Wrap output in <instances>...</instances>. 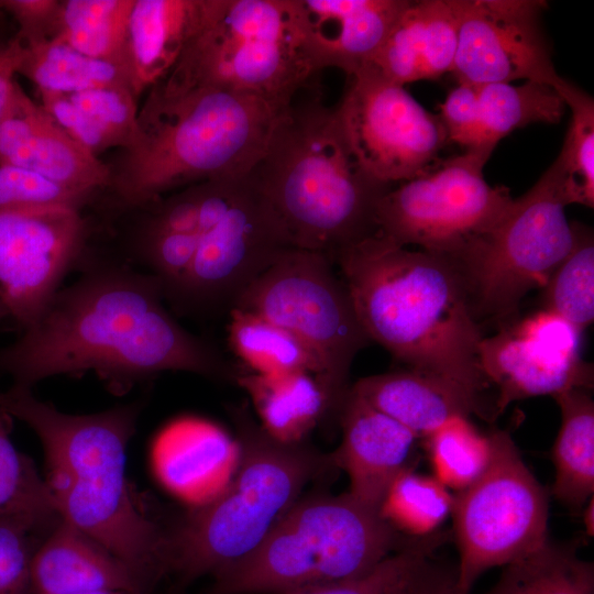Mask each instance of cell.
Returning a JSON list of instances; mask_svg holds the SVG:
<instances>
[{
    "label": "cell",
    "mask_w": 594,
    "mask_h": 594,
    "mask_svg": "<svg viewBox=\"0 0 594 594\" xmlns=\"http://www.w3.org/2000/svg\"><path fill=\"white\" fill-rule=\"evenodd\" d=\"M486 594H594L593 564L572 546L548 541L507 565Z\"/></svg>",
    "instance_id": "cell-30"
},
{
    "label": "cell",
    "mask_w": 594,
    "mask_h": 594,
    "mask_svg": "<svg viewBox=\"0 0 594 594\" xmlns=\"http://www.w3.org/2000/svg\"><path fill=\"white\" fill-rule=\"evenodd\" d=\"M539 0H468L451 73L473 86L524 79L560 81L541 25Z\"/></svg>",
    "instance_id": "cell-17"
},
{
    "label": "cell",
    "mask_w": 594,
    "mask_h": 594,
    "mask_svg": "<svg viewBox=\"0 0 594 594\" xmlns=\"http://www.w3.org/2000/svg\"><path fill=\"white\" fill-rule=\"evenodd\" d=\"M408 0H298L318 69L369 66Z\"/></svg>",
    "instance_id": "cell-21"
},
{
    "label": "cell",
    "mask_w": 594,
    "mask_h": 594,
    "mask_svg": "<svg viewBox=\"0 0 594 594\" xmlns=\"http://www.w3.org/2000/svg\"><path fill=\"white\" fill-rule=\"evenodd\" d=\"M198 248V234L176 233L146 227L139 251L146 273L160 280L170 301L185 282Z\"/></svg>",
    "instance_id": "cell-39"
},
{
    "label": "cell",
    "mask_w": 594,
    "mask_h": 594,
    "mask_svg": "<svg viewBox=\"0 0 594 594\" xmlns=\"http://www.w3.org/2000/svg\"><path fill=\"white\" fill-rule=\"evenodd\" d=\"M16 74L32 81L40 92L72 95L109 86L129 87L120 64L92 58L56 38L22 44Z\"/></svg>",
    "instance_id": "cell-28"
},
{
    "label": "cell",
    "mask_w": 594,
    "mask_h": 594,
    "mask_svg": "<svg viewBox=\"0 0 594 594\" xmlns=\"http://www.w3.org/2000/svg\"><path fill=\"white\" fill-rule=\"evenodd\" d=\"M571 110V120L554 163L564 178L566 204L594 207V101L583 89L560 79L553 88Z\"/></svg>",
    "instance_id": "cell-33"
},
{
    "label": "cell",
    "mask_w": 594,
    "mask_h": 594,
    "mask_svg": "<svg viewBox=\"0 0 594 594\" xmlns=\"http://www.w3.org/2000/svg\"><path fill=\"white\" fill-rule=\"evenodd\" d=\"M108 136L113 147L125 148L132 142L139 109L128 86H109L65 95Z\"/></svg>",
    "instance_id": "cell-41"
},
{
    "label": "cell",
    "mask_w": 594,
    "mask_h": 594,
    "mask_svg": "<svg viewBox=\"0 0 594 594\" xmlns=\"http://www.w3.org/2000/svg\"><path fill=\"white\" fill-rule=\"evenodd\" d=\"M288 107L217 88L166 94L154 86L132 142L109 165L108 188L136 209L182 187L245 177Z\"/></svg>",
    "instance_id": "cell-4"
},
{
    "label": "cell",
    "mask_w": 594,
    "mask_h": 594,
    "mask_svg": "<svg viewBox=\"0 0 594 594\" xmlns=\"http://www.w3.org/2000/svg\"><path fill=\"white\" fill-rule=\"evenodd\" d=\"M164 300L162 284L148 273L121 262L91 264L59 288L19 339L0 349V374L32 388L47 377L92 371L118 392L165 371L235 377Z\"/></svg>",
    "instance_id": "cell-1"
},
{
    "label": "cell",
    "mask_w": 594,
    "mask_h": 594,
    "mask_svg": "<svg viewBox=\"0 0 594 594\" xmlns=\"http://www.w3.org/2000/svg\"><path fill=\"white\" fill-rule=\"evenodd\" d=\"M13 417L0 402V520L26 518L53 526L61 517L46 480L10 439Z\"/></svg>",
    "instance_id": "cell-32"
},
{
    "label": "cell",
    "mask_w": 594,
    "mask_h": 594,
    "mask_svg": "<svg viewBox=\"0 0 594 594\" xmlns=\"http://www.w3.org/2000/svg\"><path fill=\"white\" fill-rule=\"evenodd\" d=\"M334 110L358 164L370 177L391 186L433 167L448 142L439 116L371 66L346 76Z\"/></svg>",
    "instance_id": "cell-14"
},
{
    "label": "cell",
    "mask_w": 594,
    "mask_h": 594,
    "mask_svg": "<svg viewBox=\"0 0 594 594\" xmlns=\"http://www.w3.org/2000/svg\"><path fill=\"white\" fill-rule=\"evenodd\" d=\"M493 150L474 148L435 165L389 189L377 202V234L399 246L457 257L487 232L513 201L509 189L492 187L483 168Z\"/></svg>",
    "instance_id": "cell-13"
},
{
    "label": "cell",
    "mask_w": 594,
    "mask_h": 594,
    "mask_svg": "<svg viewBox=\"0 0 594 594\" xmlns=\"http://www.w3.org/2000/svg\"><path fill=\"white\" fill-rule=\"evenodd\" d=\"M565 109L559 94L544 84L474 86L472 121L463 147L494 150L503 138L517 129L531 123L560 122Z\"/></svg>",
    "instance_id": "cell-26"
},
{
    "label": "cell",
    "mask_w": 594,
    "mask_h": 594,
    "mask_svg": "<svg viewBox=\"0 0 594 594\" xmlns=\"http://www.w3.org/2000/svg\"><path fill=\"white\" fill-rule=\"evenodd\" d=\"M67 594H146V593L130 592V591H102V592L67 593Z\"/></svg>",
    "instance_id": "cell-48"
},
{
    "label": "cell",
    "mask_w": 594,
    "mask_h": 594,
    "mask_svg": "<svg viewBox=\"0 0 594 594\" xmlns=\"http://www.w3.org/2000/svg\"><path fill=\"white\" fill-rule=\"evenodd\" d=\"M22 43L13 35L0 54V116L4 107L10 87L15 79Z\"/></svg>",
    "instance_id": "cell-46"
},
{
    "label": "cell",
    "mask_w": 594,
    "mask_h": 594,
    "mask_svg": "<svg viewBox=\"0 0 594 594\" xmlns=\"http://www.w3.org/2000/svg\"><path fill=\"white\" fill-rule=\"evenodd\" d=\"M42 107L57 121L84 148L98 157L113 145L102 130L67 96L54 92H40Z\"/></svg>",
    "instance_id": "cell-42"
},
{
    "label": "cell",
    "mask_w": 594,
    "mask_h": 594,
    "mask_svg": "<svg viewBox=\"0 0 594 594\" xmlns=\"http://www.w3.org/2000/svg\"><path fill=\"white\" fill-rule=\"evenodd\" d=\"M6 318H9V311L4 302L0 298V322Z\"/></svg>",
    "instance_id": "cell-49"
},
{
    "label": "cell",
    "mask_w": 594,
    "mask_h": 594,
    "mask_svg": "<svg viewBox=\"0 0 594 594\" xmlns=\"http://www.w3.org/2000/svg\"><path fill=\"white\" fill-rule=\"evenodd\" d=\"M452 503L453 495L433 475L408 469L392 483L378 513L400 535L425 538L451 516Z\"/></svg>",
    "instance_id": "cell-34"
},
{
    "label": "cell",
    "mask_w": 594,
    "mask_h": 594,
    "mask_svg": "<svg viewBox=\"0 0 594 594\" xmlns=\"http://www.w3.org/2000/svg\"><path fill=\"white\" fill-rule=\"evenodd\" d=\"M582 331L546 309L515 318L483 337L481 371L496 391V415L508 405L573 388H593V366L582 358Z\"/></svg>",
    "instance_id": "cell-15"
},
{
    "label": "cell",
    "mask_w": 594,
    "mask_h": 594,
    "mask_svg": "<svg viewBox=\"0 0 594 594\" xmlns=\"http://www.w3.org/2000/svg\"><path fill=\"white\" fill-rule=\"evenodd\" d=\"M8 42H9V40H2V38L0 37V54H1V53L4 51V48L7 47Z\"/></svg>",
    "instance_id": "cell-51"
},
{
    "label": "cell",
    "mask_w": 594,
    "mask_h": 594,
    "mask_svg": "<svg viewBox=\"0 0 594 594\" xmlns=\"http://www.w3.org/2000/svg\"><path fill=\"white\" fill-rule=\"evenodd\" d=\"M437 543L431 536L417 539L361 576L286 594H395L415 569L429 558Z\"/></svg>",
    "instance_id": "cell-37"
},
{
    "label": "cell",
    "mask_w": 594,
    "mask_h": 594,
    "mask_svg": "<svg viewBox=\"0 0 594 594\" xmlns=\"http://www.w3.org/2000/svg\"><path fill=\"white\" fill-rule=\"evenodd\" d=\"M1 4L16 22L14 36L22 44L56 36L62 0H1Z\"/></svg>",
    "instance_id": "cell-43"
},
{
    "label": "cell",
    "mask_w": 594,
    "mask_h": 594,
    "mask_svg": "<svg viewBox=\"0 0 594 594\" xmlns=\"http://www.w3.org/2000/svg\"><path fill=\"white\" fill-rule=\"evenodd\" d=\"M197 189L198 248L170 302L184 312L230 311L245 289L293 248L249 176L205 182Z\"/></svg>",
    "instance_id": "cell-11"
},
{
    "label": "cell",
    "mask_w": 594,
    "mask_h": 594,
    "mask_svg": "<svg viewBox=\"0 0 594 594\" xmlns=\"http://www.w3.org/2000/svg\"><path fill=\"white\" fill-rule=\"evenodd\" d=\"M152 213L146 227L176 233L197 234L199 198L197 185L185 188L168 198L146 207Z\"/></svg>",
    "instance_id": "cell-44"
},
{
    "label": "cell",
    "mask_w": 594,
    "mask_h": 594,
    "mask_svg": "<svg viewBox=\"0 0 594 594\" xmlns=\"http://www.w3.org/2000/svg\"><path fill=\"white\" fill-rule=\"evenodd\" d=\"M229 314L230 348L250 372L306 371L319 380V363L292 332L254 312L232 308Z\"/></svg>",
    "instance_id": "cell-29"
},
{
    "label": "cell",
    "mask_w": 594,
    "mask_h": 594,
    "mask_svg": "<svg viewBox=\"0 0 594 594\" xmlns=\"http://www.w3.org/2000/svg\"><path fill=\"white\" fill-rule=\"evenodd\" d=\"M454 594H463V593H462V592L459 590V587H458V588L455 590Z\"/></svg>",
    "instance_id": "cell-52"
},
{
    "label": "cell",
    "mask_w": 594,
    "mask_h": 594,
    "mask_svg": "<svg viewBox=\"0 0 594 594\" xmlns=\"http://www.w3.org/2000/svg\"><path fill=\"white\" fill-rule=\"evenodd\" d=\"M87 234V222L74 208L0 215V298L22 330L59 290Z\"/></svg>",
    "instance_id": "cell-16"
},
{
    "label": "cell",
    "mask_w": 594,
    "mask_h": 594,
    "mask_svg": "<svg viewBox=\"0 0 594 594\" xmlns=\"http://www.w3.org/2000/svg\"><path fill=\"white\" fill-rule=\"evenodd\" d=\"M92 196L58 185L34 172L0 165V215L51 208L80 209Z\"/></svg>",
    "instance_id": "cell-38"
},
{
    "label": "cell",
    "mask_w": 594,
    "mask_h": 594,
    "mask_svg": "<svg viewBox=\"0 0 594 594\" xmlns=\"http://www.w3.org/2000/svg\"><path fill=\"white\" fill-rule=\"evenodd\" d=\"M240 458L235 475L215 499L167 529L169 574L215 578L253 552L300 498L323 465L314 449L270 436L245 407H234Z\"/></svg>",
    "instance_id": "cell-6"
},
{
    "label": "cell",
    "mask_w": 594,
    "mask_h": 594,
    "mask_svg": "<svg viewBox=\"0 0 594 594\" xmlns=\"http://www.w3.org/2000/svg\"><path fill=\"white\" fill-rule=\"evenodd\" d=\"M130 591L152 594L97 540L59 518L44 535L31 568V594Z\"/></svg>",
    "instance_id": "cell-22"
},
{
    "label": "cell",
    "mask_w": 594,
    "mask_h": 594,
    "mask_svg": "<svg viewBox=\"0 0 594 594\" xmlns=\"http://www.w3.org/2000/svg\"><path fill=\"white\" fill-rule=\"evenodd\" d=\"M342 441L333 461L350 480L349 493L378 510L392 483L411 468L418 438L350 388L339 411Z\"/></svg>",
    "instance_id": "cell-19"
},
{
    "label": "cell",
    "mask_w": 594,
    "mask_h": 594,
    "mask_svg": "<svg viewBox=\"0 0 594 594\" xmlns=\"http://www.w3.org/2000/svg\"><path fill=\"white\" fill-rule=\"evenodd\" d=\"M371 342L408 369L437 375L483 397L484 334L452 258L373 234L333 258Z\"/></svg>",
    "instance_id": "cell-2"
},
{
    "label": "cell",
    "mask_w": 594,
    "mask_h": 594,
    "mask_svg": "<svg viewBox=\"0 0 594 594\" xmlns=\"http://www.w3.org/2000/svg\"><path fill=\"white\" fill-rule=\"evenodd\" d=\"M424 439L433 476L455 492L475 482L492 458L490 433H482L470 417H453Z\"/></svg>",
    "instance_id": "cell-35"
},
{
    "label": "cell",
    "mask_w": 594,
    "mask_h": 594,
    "mask_svg": "<svg viewBox=\"0 0 594 594\" xmlns=\"http://www.w3.org/2000/svg\"><path fill=\"white\" fill-rule=\"evenodd\" d=\"M0 165L34 172L91 196L110 182L109 165L72 139L16 79L0 116Z\"/></svg>",
    "instance_id": "cell-18"
},
{
    "label": "cell",
    "mask_w": 594,
    "mask_h": 594,
    "mask_svg": "<svg viewBox=\"0 0 594 594\" xmlns=\"http://www.w3.org/2000/svg\"><path fill=\"white\" fill-rule=\"evenodd\" d=\"M235 381L250 396L260 425L280 442H304L324 415L337 413L319 380L306 371L243 372Z\"/></svg>",
    "instance_id": "cell-25"
},
{
    "label": "cell",
    "mask_w": 594,
    "mask_h": 594,
    "mask_svg": "<svg viewBox=\"0 0 594 594\" xmlns=\"http://www.w3.org/2000/svg\"><path fill=\"white\" fill-rule=\"evenodd\" d=\"M466 4L408 1L369 66L400 86L451 73Z\"/></svg>",
    "instance_id": "cell-20"
},
{
    "label": "cell",
    "mask_w": 594,
    "mask_h": 594,
    "mask_svg": "<svg viewBox=\"0 0 594 594\" xmlns=\"http://www.w3.org/2000/svg\"><path fill=\"white\" fill-rule=\"evenodd\" d=\"M51 527L26 518L0 520V594H31L32 561L43 538L38 536Z\"/></svg>",
    "instance_id": "cell-40"
},
{
    "label": "cell",
    "mask_w": 594,
    "mask_h": 594,
    "mask_svg": "<svg viewBox=\"0 0 594 594\" xmlns=\"http://www.w3.org/2000/svg\"><path fill=\"white\" fill-rule=\"evenodd\" d=\"M566 206L564 178L553 162L487 232L452 258L480 323L509 322L526 295L546 286L574 244Z\"/></svg>",
    "instance_id": "cell-9"
},
{
    "label": "cell",
    "mask_w": 594,
    "mask_h": 594,
    "mask_svg": "<svg viewBox=\"0 0 594 594\" xmlns=\"http://www.w3.org/2000/svg\"><path fill=\"white\" fill-rule=\"evenodd\" d=\"M324 254L285 251L240 296L233 308L257 314L299 339L320 366L319 381L339 414L356 354L371 340L349 290Z\"/></svg>",
    "instance_id": "cell-10"
},
{
    "label": "cell",
    "mask_w": 594,
    "mask_h": 594,
    "mask_svg": "<svg viewBox=\"0 0 594 594\" xmlns=\"http://www.w3.org/2000/svg\"><path fill=\"white\" fill-rule=\"evenodd\" d=\"M135 0H62L54 38L90 56L120 64Z\"/></svg>",
    "instance_id": "cell-31"
},
{
    "label": "cell",
    "mask_w": 594,
    "mask_h": 594,
    "mask_svg": "<svg viewBox=\"0 0 594 594\" xmlns=\"http://www.w3.org/2000/svg\"><path fill=\"white\" fill-rule=\"evenodd\" d=\"M322 96L318 78L293 98L248 176L289 245L333 263L341 250L377 233L376 206L392 186L358 164Z\"/></svg>",
    "instance_id": "cell-5"
},
{
    "label": "cell",
    "mask_w": 594,
    "mask_h": 594,
    "mask_svg": "<svg viewBox=\"0 0 594 594\" xmlns=\"http://www.w3.org/2000/svg\"><path fill=\"white\" fill-rule=\"evenodd\" d=\"M7 15L8 14L4 12V10L2 8V4H1V0H0V28L3 26Z\"/></svg>",
    "instance_id": "cell-50"
},
{
    "label": "cell",
    "mask_w": 594,
    "mask_h": 594,
    "mask_svg": "<svg viewBox=\"0 0 594 594\" xmlns=\"http://www.w3.org/2000/svg\"><path fill=\"white\" fill-rule=\"evenodd\" d=\"M319 73L298 0H211L201 29L154 86L166 94L217 88L289 106Z\"/></svg>",
    "instance_id": "cell-8"
},
{
    "label": "cell",
    "mask_w": 594,
    "mask_h": 594,
    "mask_svg": "<svg viewBox=\"0 0 594 594\" xmlns=\"http://www.w3.org/2000/svg\"><path fill=\"white\" fill-rule=\"evenodd\" d=\"M0 402L40 438L59 517L123 561L152 593L169 574V544L167 529L136 502L125 472L139 404L72 415L19 385L0 391Z\"/></svg>",
    "instance_id": "cell-3"
},
{
    "label": "cell",
    "mask_w": 594,
    "mask_h": 594,
    "mask_svg": "<svg viewBox=\"0 0 594 594\" xmlns=\"http://www.w3.org/2000/svg\"><path fill=\"white\" fill-rule=\"evenodd\" d=\"M583 514V522L585 527V531L587 536H593L594 534V499L591 497L586 504L582 507Z\"/></svg>",
    "instance_id": "cell-47"
},
{
    "label": "cell",
    "mask_w": 594,
    "mask_h": 594,
    "mask_svg": "<svg viewBox=\"0 0 594 594\" xmlns=\"http://www.w3.org/2000/svg\"><path fill=\"white\" fill-rule=\"evenodd\" d=\"M561 426L552 448L553 496L574 509L594 492V402L590 391L573 388L552 397Z\"/></svg>",
    "instance_id": "cell-27"
},
{
    "label": "cell",
    "mask_w": 594,
    "mask_h": 594,
    "mask_svg": "<svg viewBox=\"0 0 594 594\" xmlns=\"http://www.w3.org/2000/svg\"><path fill=\"white\" fill-rule=\"evenodd\" d=\"M211 0H135L122 67L134 96L164 79L201 29Z\"/></svg>",
    "instance_id": "cell-24"
},
{
    "label": "cell",
    "mask_w": 594,
    "mask_h": 594,
    "mask_svg": "<svg viewBox=\"0 0 594 594\" xmlns=\"http://www.w3.org/2000/svg\"><path fill=\"white\" fill-rule=\"evenodd\" d=\"M573 226V248L542 288V309L583 332L594 319V241L588 228Z\"/></svg>",
    "instance_id": "cell-36"
},
{
    "label": "cell",
    "mask_w": 594,
    "mask_h": 594,
    "mask_svg": "<svg viewBox=\"0 0 594 594\" xmlns=\"http://www.w3.org/2000/svg\"><path fill=\"white\" fill-rule=\"evenodd\" d=\"M490 436L488 466L453 495L451 516L460 556L455 579L463 594L488 569L507 565L549 541L547 492L507 431L496 429Z\"/></svg>",
    "instance_id": "cell-12"
},
{
    "label": "cell",
    "mask_w": 594,
    "mask_h": 594,
    "mask_svg": "<svg viewBox=\"0 0 594 594\" xmlns=\"http://www.w3.org/2000/svg\"><path fill=\"white\" fill-rule=\"evenodd\" d=\"M350 391L418 439L457 416L474 414L487 420L496 416L482 396L446 378L411 369L360 378Z\"/></svg>",
    "instance_id": "cell-23"
},
{
    "label": "cell",
    "mask_w": 594,
    "mask_h": 594,
    "mask_svg": "<svg viewBox=\"0 0 594 594\" xmlns=\"http://www.w3.org/2000/svg\"><path fill=\"white\" fill-rule=\"evenodd\" d=\"M455 572L449 573L422 561L395 594H454Z\"/></svg>",
    "instance_id": "cell-45"
},
{
    "label": "cell",
    "mask_w": 594,
    "mask_h": 594,
    "mask_svg": "<svg viewBox=\"0 0 594 594\" xmlns=\"http://www.w3.org/2000/svg\"><path fill=\"white\" fill-rule=\"evenodd\" d=\"M419 538L404 539L349 492L299 498L208 594H286L361 576Z\"/></svg>",
    "instance_id": "cell-7"
}]
</instances>
